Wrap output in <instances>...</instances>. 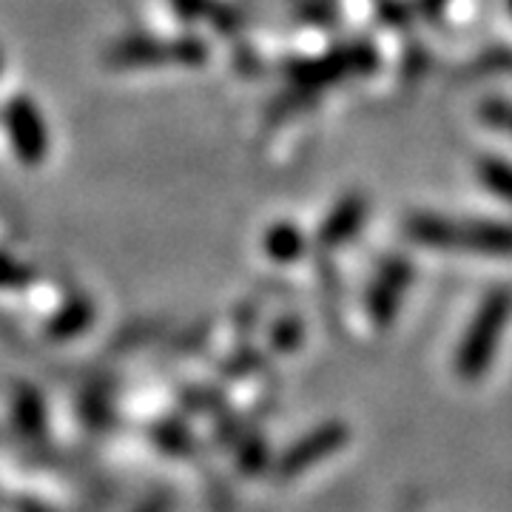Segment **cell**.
I'll use <instances>...</instances> for the list:
<instances>
[{
    "mask_svg": "<svg viewBox=\"0 0 512 512\" xmlns=\"http://www.w3.org/2000/svg\"><path fill=\"white\" fill-rule=\"evenodd\" d=\"M413 237L433 248H458L478 254H512V228L498 222H450L441 217H424L410 225Z\"/></svg>",
    "mask_w": 512,
    "mask_h": 512,
    "instance_id": "cell-2",
    "label": "cell"
},
{
    "mask_svg": "<svg viewBox=\"0 0 512 512\" xmlns=\"http://www.w3.org/2000/svg\"><path fill=\"white\" fill-rule=\"evenodd\" d=\"M510 3H512V0H510Z\"/></svg>",
    "mask_w": 512,
    "mask_h": 512,
    "instance_id": "cell-9",
    "label": "cell"
},
{
    "mask_svg": "<svg viewBox=\"0 0 512 512\" xmlns=\"http://www.w3.org/2000/svg\"><path fill=\"white\" fill-rule=\"evenodd\" d=\"M157 441H160V447L163 450H168V453H188V444H191V439H188V433H185L180 424H163L160 430H157Z\"/></svg>",
    "mask_w": 512,
    "mask_h": 512,
    "instance_id": "cell-7",
    "label": "cell"
},
{
    "mask_svg": "<svg viewBox=\"0 0 512 512\" xmlns=\"http://www.w3.org/2000/svg\"><path fill=\"white\" fill-rule=\"evenodd\" d=\"M350 439V430L345 421H328L322 427L311 430L308 436L296 441L293 447H288L282 458L276 461V476L293 478L302 476L305 470H311L313 464L325 461L333 453H339Z\"/></svg>",
    "mask_w": 512,
    "mask_h": 512,
    "instance_id": "cell-3",
    "label": "cell"
},
{
    "mask_svg": "<svg viewBox=\"0 0 512 512\" xmlns=\"http://www.w3.org/2000/svg\"><path fill=\"white\" fill-rule=\"evenodd\" d=\"M43 402L40 396L32 393V390H20L18 399H15V421L23 433L29 436H40L43 433Z\"/></svg>",
    "mask_w": 512,
    "mask_h": 512,
    "instance_id": "cell-5",
    "label": "cell"
},
{
    "mask_svg": "<svg viewBox=\"0 0 512 512\" xmlns=\"http://www.w3.org/2000/svg\"><path fill=\"white\" fill-rule=\"evenodd\" d=\"M512 319V288H495L478 305L456 353V373L464 382H478L495 359L498 342Z\"/></svg>",
    "mask_w": 512,
    "mask_h": 512,
    "instance_id": "cell-1",
    "label": "cell"
},
{
    "mask_svg": "<svg viewBox=\"0 0 512 512\" xmlns=\"http://www.w3.org/2000/svg\"><path fill=\"white\" fill-rule=\"evenodd\" d=\"M407 282H410V271H407V265H402V262L390 265V268L384 271L382 279L376 282V288L370 293V313H373V319H376L379 325H390V322H393Z\"/></svg>",
    "mask_w": 512,
    "mask_h": 512,
    "instance_id": "cell-4",
    "label": "cell"
},
{
    "mask_svg": "<svg viewBox=\"0 0 512 512\" xmlns=\"http://www.w3.org/2000/svg\"><path fill=\"white\" fill-rule=\"evenodd\" d=\"M481 180L487 183V188H493L498 197L512 202V165L501 163V160H484Z\"/></svg>",
    "mask_w": 512,
    "mask_h": 512,
    "instance_id": "cell-6",
    "label": "cell"
},
{
    "mask_svg": "<svg viewBox=\"0 0 512 512\" xmlns=\"http://www.w3.org/2000/svg\"><path fill=\"white\" fill-rule=\"evenodd\" d=\"M510 128H512V126H510Z\"/></svg>",
    "mask_w": 512,
    "mask_h": 512,
    "instance_id": "cell-10",
    "label": "cell"
},
{
    "mask_svg": "<svg viewBox=\"0 0 512 512\" xmlns=\"http://www.w3.org/2000/svg\"><path fill=\"white\" fill-rule=\"evenodd\" d=\"M265 461H268V450H265L262 439H251L245 447H242L239 464H242V470H245V473H259V470L265 467Z\"/></svg>",
    "mask_w": 512,
    "mask_h": 512,
    "instance_id": "cell-8",
    "label": "cell"
}]
</instances>
